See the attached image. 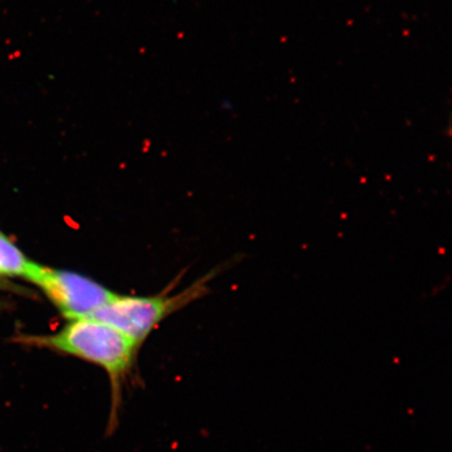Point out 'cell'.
<instances>
[{
    "label": "cell",
    "mask_w": 452,
    "mask_h": 452,
    "mask_svg": "<svg viewBox=\"0 0 452 452\" xmlns=\"http://www.w3.org/2000/svg\"><path fill=\"white\" fill-rule=\"evenodd\" d=\"M24 345L70 355L105 370L112 391V411L121 403L122 387L129 376L140 346L120 330L94 317L70 319L57 332L46 335H22Z\"/></svg>",
    "instance_id": "1"
},
{
    "label": "cell",
    "mask_w": 452,
    "mask_h": 452,
    "mask_svg": "<svg viewBox=\"0 0 452 452\" xmlns=\"http://www.w3.org/2000/svg\"><path fill=\"white\" fill-rule=\"evenodd\" d=\"M206 280L209 277L175 295L162 293L138 297L116 293L106 305L89 317L120 330L140 346L164 319L202 297L206 291Z\"/></svg>",
    "instance_id": "2"
},
{
    "label": "cell",
    "mask_w": 452,
    "mask_h": 452,
    "mask_svg": "<svg viewBox=\"0 0 452 452\" xmlns=\"http://www.w3.org/2000/svg\"><path fill=\"white\" fill-rule=\"evenodd\" d=\"M28 282L40 289L68 321L92 316L116 294L80 273L46 268L38 263Z\"/></svg>",
    "instance_id": "3"
},
{
    "label": "cell",
    "mask_w": 452,
    "mask_h": 452,
    "mask_svg": "<svg viewBox=\"0 0 452 452\" xmlns=\"http://www.w3.org/2000/svg\"><path fill=\"white\" fill-rule=\"evenodd\" d=\"M36 262L28 259L6 233L0 231V275L6 277L28 279L34 270Z\"/></svg>",
    "instance_id": "4"
},
{
    "label": "cell",
    "mask_w": 452,
    "mask_h": 452,
    "mask_svg": "<svg viewBox=\"0 0 452 452\" xmlns=\"http://www.w3.org/2000/svg\"><path fill=\"white\" fill-rule=\"evenodd\" d=\"M11 288L12 287H11L10 283H8V281H6V277L0 275V289H6V290H9V289Z\"/></svg>",
    "instance_id": "5"
}]
</instances>
